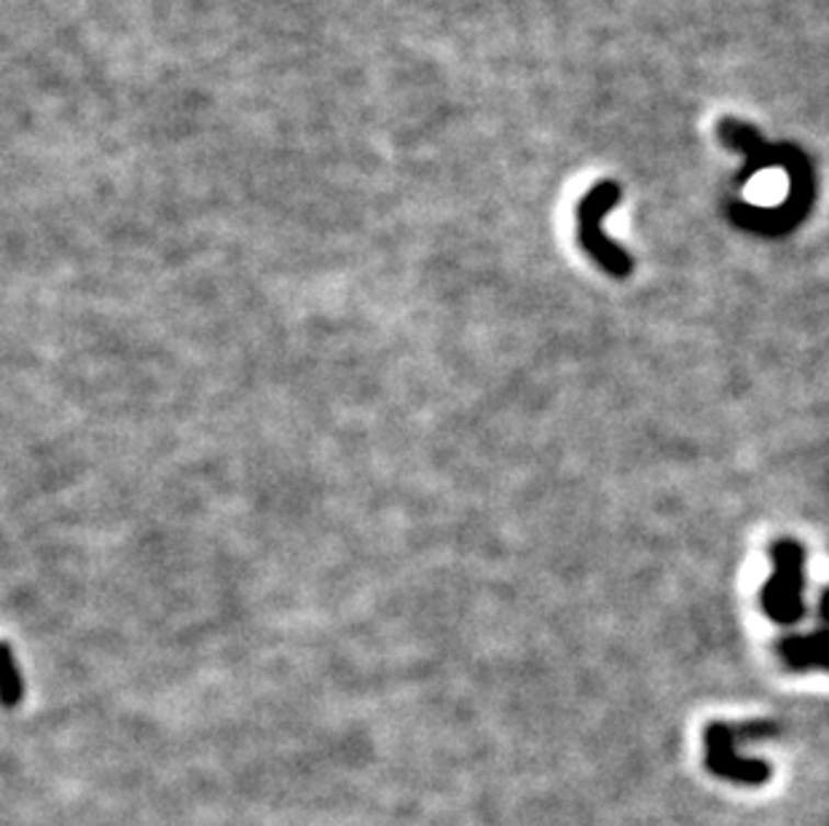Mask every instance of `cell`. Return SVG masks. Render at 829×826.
Returning <instances> with one entry per match:
<instances>
[{
	"label": "cell",
	"mask_w": 829,
	"mask_h": 826,
	"mask_svg": "<svg viewBox=\"0 0 829 826\" xmlns=\"http://www.w3.org/2000/svg\"><path fill=\"white\" fill-rule=\"evenodd\" d=\"M617 199H621V191H617V185L610 183V180L582 196L578 207V239L582 250H586L606 274L628 276L631 269H634V261H631V256L623 247H617L606 237L602 228V220L606 218V213L615 207Z\"/></svg>",
	"instance_id": "cell-2"
},
{
	"label": "cell",
	"mask_w": 829,
	"mask_h": 826,
	"mask_svg": "<svg viewBox=\"0 0 829 826\" xmlns=\"http://www.w3.org/2000/svg\"><path fill=\"white\" fill-rule=\"evenodd\" d=\"M3 698L5 705H14L22 698V677L16 671V663L11 649H5V681H3Z\"/></svg>",
	"instance_id": "cell-5"
},
{
	"label": "cell",
	"mask_w": 829,
	"mask_h": 826,
	"mask_svg": "<svg viewBox=\"0 0 829 826\" xmlns=\"http://www.w3.org/2000/svg\"><path fill=\"white\" fill-rule=\"evenodd\" d=\"M771 556L776 572L768 577L765 588H762V609L773 623L795 625L805 614V551L797 540H779L771 547Z\"/></svg>",
	"instance_id": "cell-1"
},
{
	"label": "cell",
	"mask_w": 829,
	"mask_h": 826,
	"mask_svg": "<svg viewBox=\"0 0 829 826\" xmlns=\"http://www.w3.org/2000/svg\"><path fill=\"white\" fill-rule=\"evenodd\" d=\"M779 655L790 671L827 668L829 671V625L803 636H786L779 642Z\"/></svg>",
	"instance_id": "cell-4"
},
{
	"label": "cell",
	"mask_w": 829,
	"mask_h": 826,
	"mask_svg": "<svg viewBox=\"0 0 829 826\" xmlns=\"http://www.w3.org/2000/svg\"><path fill=\"white\" fill-rule=\"evenodd\" d=\"M741 727L725 725V722H712L704 729V749H706V770L725 781L743 783V787H762L771 778V765L762 759H743L736 754V735H741Z\"/></svg>",
	"instance_id": "cell-3"
},
{
	"label": "cell",
	"mask_w": 829,
	"mask_h": 826,
	"mask_svg": "<svg viewBox=\"0 0 829 826\" xmlns=\"http://www.w3.org/2000/svg\"><path fill=\"white\" fill-rule=\"evenodd\" d=\"M819 614L825 620V625H829V588L821 593V604H819Z\"/></svg>",
	"instance_id": "cell-6"
}]
</instances>
